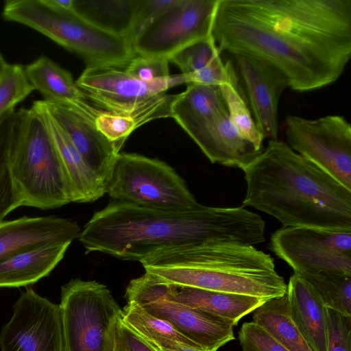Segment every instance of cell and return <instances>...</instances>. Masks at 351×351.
Returning a JSON list of instances; mask_svg holds the SVG:
<instances>
[{"mask_svg":"<svg viewBox=\"0 0 351 351\" xmlns=\"http://www.w3.org/2000/svg\"><path fill=\"white\" fill-rule=\"evenodd\" d=\"M160 351H207L204 349L192 348L186 346H180L171 349H165Z\"/></svg>","mask_w":351,"mask_h":351,"instance_id":"f35d334b","label":"cell"},{"mask_svg":"<svg viewBox=\"0 0 351 351\" xmlns=\"http://www.w3.org/2000/svg\"><path fill=\"white\" fill-rule=\"evenodd\" d=\"M270 247L294 274L351 275V228L283 227L272 234Z\"/></svg>","mask_w":351,"mask_h":351,"instance_id":"30bf717a","label":"cell"},{"mask_svg":"<svg viewBox=\"0 0 351 351\" xmlns=\"http://www.w3.org/2000/svg\"><path fill=\"white\" fill-rule=\"evenodd\" d=\"M114 351H160L137 334L121 318L116 326Z\"/></svg>","mask_w":351,"mask_h":351,"instance_id":"8d00e7d4","label":"cell"},{"mask_svg":"<svg viewBox=\"0 0 351 351\" xmlns=\"http://www.w3.org/2000/svg\"><path fill=\"white\" fill-rule=\"evenodd\" d=\"M71 243L24 252L0 262V288L27 287L48 276L62 260Z\"/></svg>","mask_w":351,"mask_h":351,"instance_id":"cb8c5ba5","label":"cell"},{"mask_svg":"<svg viewBox=\"0 0 351 351\" xmlns=\"http://www.w3.org/2000/svg\"><path fill=\"white\" fill-rule=\"evenodd\" d=\"M220 88L230 120L239 134L257 149L263 150L264 137L252 117L236 73L230 82L220 85Z\"/></svg>","mask_w":351,"mask_h":351,"instance_id":"f546056e","label":"cell"},{"mask_svg":"<svg viewBox=\"0 0 351 351\" xmlns=\"http://www.w3.org/2000/svg\"><path fill=\"white\" fill-rule=\"evenodd\" d=\"M254 121L264 138L278 140V107L280 97L289 87L285 74L269 62L248 55H235Z\"/></svg>","mask_w":351,"mask_h":351,"instance_id":"9a60e30c","label":"cell"},{"mask_svg":"<svg viewBox=\"0 0 351 351\" xmlns=\"http://www.w3.org/2000/svg\"><path fill=\"white\" fill-rule=\"evenodd\" d=\"M121 319L159 350L180 346L202 349L169 322L154 317L134 302H126L121 309Z\"/></svg>","mask_w":351,"mask_h":351,"instance_id":"83f0119b","label":"cell"},{"mask_svg":"<svg viewBox=\"0 0 351 351\" xmlns=\"http://www.w3.org/2000/svg\"><path fill=\"white\" fill-rule=\"evenodd\" d=\"M1 351H64L60 305L32 287L21 292L0 332Z\"/></svg>","mask_w":351,"mask_h":351,"instance_id":"5bb4252c","label":"cell"},{"mask_svg":"<svg viewBox=\"0 0 351 351\" xmlns=\"http://www.w3.org/2000/svg\"><path fill=\"white\" fill-rule=\"evenodd\" d=\"M176 1V0H142L134 34L143 25L164 12L171 7Z\"/></svg>","mask_w":351,"mask_h":351,"instance_id":"74e56055","label":"cell"},{"mask_svg":"<svg viewBox=\"0 0 351 351\" xmlns=\"http://www.w3.org/2000/svg\"><path fill=\"white\" fill-rule=\"evenodd\" d=\"M2 14L78 54L88 65L125 66L136 56L130 38L104 31L74 10L58 9L47 0L6 1Z\"/></svg>","mask_w":351,"mask_h":351,"instance_id":"8992f818","label":"cell"},{"mask_svg":"<svg viewBox=\"0 0 351 351\" xmlns=\"http://www.w3.org/2000/svg\"><path fill=\"white\" fill-rule=\"evenodd\" d=\"M144 123L135 116L104 110L95 119L97 129L108 140L121 147L130 134Z\"/></svg>","mask_w":351,"mask_h":351,"instance_id":"d6a6232c","label":"cell"},{"mask_svg":"<svg viewBox=\"0 0 351 351\" xmlns=\"http://www.w3.org/2000/svg\"><path fill=\"white\" fill-rule=\"evenodd\" d=\"M142 0H74V11L97 27L132 40Z\"/></svg>","mask_w":351,"mask_h":351,"instance_id":"484cf974","label":"cell"},{"mask_svg":"<svg viewBox=\"0 0 351 351\" xmlns=\"http://www.w3.org/2000/svg\"><path fill=\"white\" fill-rule=\"evenodd\" d=\"M168 57L136 55L125 66L126 71L146 82L167 79L169 71Z\"/></svg>","mask_w":351,"mask_h":351,"instance_id":"836d02e7","label":"cell"},{"mask_svg":"<svg viewBox=\"0 0 351 351\" xmlns=\"http://www.w3.org/2000/svg\"><path fill=\"white\" fill-rule=\"evenodd\" d=\"M226 112L220 86L189 84L171 106V117L186 133Z\"/></svg>","mask_w":351,"mask_h":351,"instance_id":"d4e9b609","label":"cell"},{"mask_svg":"<svg viewBox=\"0 0 351 351\" xmlns=\"http://www.w3.org/2000/svg\"><path fill=\"white\" fill-rule=\"evenodd\" d=\"M59 305L64 351H114L121 308L105 285L71 279L61 287Z\"/></svg>","mask_w":351,"mask_h":351,"instance_id":"ba28073f","label":"cell"},{"mask_svg":"<svg viewBox=\"0 0 351 351\" xmlns=\"http://www.w3.org/2000/svg\"><path fill=\"white\" fill-rule=\"evenodd\" d=\"M290 316L313 351H327V315L320 295L302 276L294 274L287 285Z\"/></svg>","mask_w":351,"mask_h":351,"instance_id":"d6986e66","label":"cell"},{"mask_svg":"<svg viewBox=\"0 0 351 351\" xmlns=\"http://www.w3.org/2000/svg\"><path fill=\"white\" fill-rule=\"evenodd\" d=\"M25 70L31 85L45 101L73 107L95 119L102 111L90 104L71 73L49 58L40 57Z\"/></svg>","mask_w":351,"mask_h":351,"instance_id":"44dd1931","label":"cell"},{"mask_svg":"<svg viewBox=\"0 0 351 351\" xmlns=\"http://www.w3.org/2000/svg\"><path fill=\"white\" fill-rule=\"evenodd\" d=\"M265 223L240 207L199 204L184 210L147 208L112 200L95 212L78 237L87 252L141 261L160 249L207 242L254 245L265 241Z\"/></svg>","mask_w":351,"mask_h":351,"instance_id":"7a4b0ae2","label":"cell"},{"mask_svg":"<svg viewBox=\"0 0 351 351\" xmlns=\"http://www.w3.org/2000/svg\"><path fill=\"white\" fill-rule=\"evenodd\" d=\"M82 230L74 221L56 216H23L0 222V262L43 247L71 243Z\"/></svg>","mask_w":351,"mask_h":351,"instance_id":"e0dca14e","label":"cell"},{"mask_svg":"<svg viewBox=\"0 0 351 351\" xmlns=\"http://www.w3.org/2000/svg\"><path fill=\"white\" fill-rule=\"evenodd\" d=\"M287 145L351 190V125L340 115L285 118Z\"/></svg>","mask_w":351,"mask_h":351,"instance_id":"8fae6325","label":"cell"},{"mask_svg":"<svg viewBox=\"0 0 351 351\" xmlns=\"http://www.w3.org/2000/svg\"><path fill=\"white\" fill-rule=\"evenodd\" d=\"M327 351H351V317L327 308Z\"/></svg>","mask_w":351,"mask_h":351,"instance_id":"d590c367","label":"cell"},{"mask_svg":"<svg viewBox=\"0 0 351 351\" xmlns=\"http://www.w3.org/2000/svg\"><path fill=\"white\" fill-rule=\"evenodd\" d=\"M42 113L58 149L70 180L74 202H92L106 194V185L88 167L60 127L43 106L40 101L33 104Z\"/></svg>","mask_w":351,"mask_h":351,"instance_id":"603a6c76","label":"cell"},{"mask_svg":"<svg viewBox=\"0 0 351 351\" xmlns=\"http://www.w3.org/2000/svg\"><path fill=\"white\" fill-rule=\"evenodd\" d=\"M252 313V322L265 329L289 351H313L290 316L286 293L267 300Z\"/></svg>","mask_w":351,"mask_h":351,"instance_id":"4316f807","label":"cell"},{"mask_svg":"<svg viewBox=\"0 0 351 351\" xmlns=\"http://www.w3.org/2000/svg\"><path fill=\"white\" fill-rule=\"evenodd\" d=\"M303 277L317 290L326 308L351 317V275L323 272Z\"/></svg>","mask_w":351,"mask_h":351,"instance_id":"4dcf8cb0","label":"cell"},{"mask_svg":"<svg viewBox=\"0 0 351 351\" xmlns=\"http://www.w3.org/2000/svg\"><path fill=\"white\" fill-rule=\"evenodd\" d=\"M239 340L242 351H289L265 329L252 322L242 324Z\"/></svg>","mask_w":351,"mask_h":351,"instance_id":"e575fe53","label":"cell"},{"mask_svg":"<svg viewBox=\"0 0 351 351\" xmlns=\"http://www.w3.org/2000/svg\"><path fill=\"white\" fill-rule=\"evenodd\" d=\"M18 121L17 111L0 123V222L21 202L10 170V155Z\"/></svg>","mask_w":351,"mask_h":351,"instance_id":"f1b7e54d","label":"cell"},{"mask_svg":"<svg viewBox=\"0 0 351 351\" xmlns=\"http://www.w3.org/2000/svg\"><path fill=\"white\" fill-rule=\"evenodd\" d=\"M219 0H176L140 27L132 38L137 56L169 57L186 45L212 36Z\"/></svg>","mask_w":351,"mask_h":351,"instance_id":"4fadbf2b","label":"cell"},{"mask_svg":"<svg viewBox=\"0 0 351 351\" xmlns=\"http://www.w3.org/2000/svg\"><path fill=\"white\" fill-rule=\"evenodd\" d=\"M244 206L284 227L351 228V190L286 143L269 140L243 170Z\"/></svg>","mask_w":351,"mask_h":351,"instance_id":"3957f363","label":"cell"},{"mask_svg":"<svg viewBox=\"0 0 351 351\" xmlns=\"http://www.w3.org/2000/svg\"><path fill=\"white\" fill-rule=\"evenodd\" d=\"M106 193L113 201L152 209L184 210L199 204L171 167L132 153L117 154Z\"/></svg>","mask_w":351,"mask_h":351,"instance_id":"9c48e42d","label":"cell"},{"mask_svg":"<svg viewBox=\"0 0 351 351\" xmlns=\"http://www.w3.org/2000/svg\"><path fill=\"white\" fill-rule=\"evenodd\" d=\"M153 277L169 299L223 319L234 326L266 301L250 295L170 284Z\"/></svg>","mask_w":351,"mask_h":351,"instance_id":"ffe728a7","label":"cell"},{"mask_svg":"<svg viewBox=\"0 0 351 351\" xmlns=\"http://www.w3.org/2000/svg\"><path fill=\"white\" fill-rule=\"evenodd\" d=\"M123 65H88L75 81L89 101L97 108L135 116L145 123L171 117L176 95L166 92L188 84L186 75H171L165 80L146 82L129 73Z\"/></svg>","mask_w":351,"mask_h":351,"instance_id":"52a82bcc","label":"cell"},{"mask_svg":"<svg viewBox=\"0 0 351 351\" xmlns=\"http://www.w3.org/2000/svg\"><path fill=\"white\" fill-rule=\"evenodd\" d=\"M187 134L212 163L242 170L263 150L239 134L228 112Z\"/></svg>","mask_w":351,"mask_h":351,"instance_id":"ac0fdd59","label":"cell"},{"mask_svg":"<svg viewBox=\"0 0 351 351\" xmlns=\"http://www.w3.org/2000/svg\"><path fill=\"white\" fill-rule=\"evenodd\" d=\"M212 36L219 49L263 59L289 88L329 86L351 57V0H219Z\"/></svg>","mask_w":351,"mask_h":351,"instance_id":"6da1fadb","label":"cell"},{"mask_svg":"<svg viewBox=\"0 0 351 351\" xmlns=\"http://www.w3.org/2000/svg\"><path fill=\"white\" fill-rule=\"evenodd\" d=\"M140 263L158 280L177 285L257 297H280L287 284L273 258L254 245L207 242L156 250Z\"/></svg>","mask_w":351,"mask_h":351,"instance_id":"277c9868","label":"cell"},{"mask_svg":"<svg viewBox=\"0 0 351 351\" xmlns=\"http://www.w3.org/2000/svg\"><path fill=\"white\" fill-rule=\"evenodd\" d=\"M34 90L24 66L7 64L0 74V123L12 114L15 106Z\"/></svg>","mask_w":351,"mask_h":351,"instance_id":"1f68e13d","label":"cell"},{"mask_svg":"<svg viewBox=\"0 0 351 351\" xmlns=\"http://www.w3.org/2000/svg\"><path fill=\"white\" fill-rule=\"evenodd\" d=\"M40 101L88 167L106 186L121 147L108 140L97 129L95 118L71 106L45 100Z\"/></svg>","mask_w":351,"mask_h":351,"instance_id":"2e32d148","label":"cell"},{"mask_svg":"<svg viewBox=\"0 0 351 351\" xmlns=\"http://www.w3.org/2000/svg\"><path fill=\"white\" fill-rule=\"evenodd\" d=\"M6 64H7L6 62L5 61V60L3 58V56H1V54L0 53V74L4 69Z\"/></svg>","mask_w":351,"mask_h":351,"instance_id":"ab89813d","label":"cell"},{"mask_svg":"<svg viewBox=\"0 0 351 351\" xmlns=\"http://www.w3.org/2000/svg\"><path fill=\"white\" fill-rule=\"evenodd\" d=\"M17 113L10 170L21 206L47 210L74 202L70 180L42 113L33 105Z\"/></svg>","mask_w":351,"mask_h":351,"instance_id":"5b68a950","label":"cell"},{"mask_svg":"<svg viewBox=\"0 0 351 351\" xmlns=\"http://www.w3.org/2000/svg\"><path fill=\"white\" fill-rule=\"evenodd\" d=\"M124 298L172 325L202 349L217 351L234 339V326L223 319L167 298L156 279L145 273L128 284Z\"/></svg>","mask_w":351,"mask_h":351,"instance_id":"7c38bea8","label":"cell"},{"mask_svg":"<svg viewBox=\"0 0 351 351\" xmlns=\"http://www.w3.org/2000/svg\"><path fill=\"white\" fill-rule=\"evenodd\" d=\"M212 36L194 41L169 57L187 77L188 84L220 86L235 73L231 62L223 64Z\"/></svg>","mask_w":351,"mask_h":351,"instance_id":"7402d4cb","label":"cell"}]
</instances>
